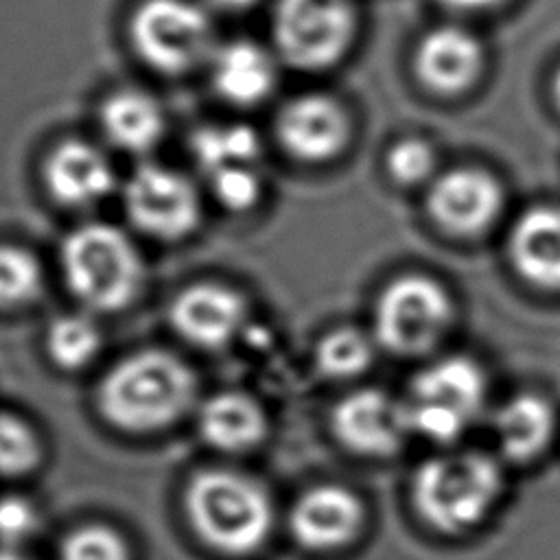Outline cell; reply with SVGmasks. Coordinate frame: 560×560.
I'll list each match as a JSON object with an SVG mask.
<instances>
[{
  "label": "cell",
  "mask_w": 560,
  "mask_h": 560,
  "mask_svg": "<svg viewBox=\"0 0 560 560\" xmlns=\"http://www.w3.org/2000/svg\"><path fill=\"white\" fill-rule=\"evenodd\" d=\"M427 208L433 223L459 238L483 234L499 219L503 190L499 182L479 168H453L433 179Z\"/></svg>",
  "instance_id": "4fadbf2b"
},
{
  "label": "cell",
  "mask_w": 560,
  "mask_h": 560,
  "mask_svg": "<svg viewBox=\"0 0 560 560\" xmlns=\"http://www.w3.org/2000/svg\"><path fill=\"white\" fill-rule=\"evenodd\" d=\"M122 206L136 230L151 238L177 241L188 236L201 219L195 184L164 164H140L122 186Z\"/></svg>",
  "instance_id": "30bf717a"
},
{
  "label": "cell",
  "mask_w": 560,
  "mask_h": 560,
  "mask_svg": "<svg viewBox=\"0 0 560 560\" xmlns=\"http://www.w3.org/2000/svg\"><path fill=\"white\" fill-rule=\"evenodd\" d=\"M553 98H556V103L560 107V70H558V74L553 79Z\"/></svg>",
  "instance_id": "d6a6232c"
},
{
  "label": "cell",
  "mask_w": 560,
  "mask_h": 560,
  "mask_svg": "<svg viewBox=\"0 0 560 560\" xmlns=\"http://www.w3.org/2000/svg\"><path fill=\"white\" fill-rule=\"evenodd\" d=\"M44 182L59 203L88 208L114 192L116 171L96 144L63 140L44 162Z\"/></svg>",
  "instance_id": "e0dca14e"
},
{
  "label": "cell",
  "mask_w": 560,
  "mask_h": 560,
  "mask_svg": "<svg viewBox=\"0 0 560 560\" xmlns=\"http://www.w3.org/2000/svg\"><path fill=\"white\" fill-rule=\"evenodd\" d=\"M39 529L35 503L20 494L0 497V547L20 549Z\"/></svg>",
  "instance_id": "f1b7e54d"
},
{
  "label": "cell",
  "mask_w": 560,
  "mask_h": 560,
  "mask_svg": "<svg viewBox=\"0 0 560 560\" xmlns=\"http://www.w3.org/2000/svg\"><path fill=\"white\" fill-rule=\"evenodd\" d=\"M140 59L164 74H182L214 52L212 22L190 0H144L129 22Z\"/></svg>",
  "instance_id": "ba28073f"
},
{
  "label": "cell",
  "mask_w": 560,
  "mask_h": 560,
  "mask_svg": "<svg viewBox=\"0 0 560 560\" xmlns=\"http://www.w3.org/2000/svg\"><path fill=\"white\" fill-rule=\"evenodd\" d=\"M101 330L88 315L72 313L50 322L46 332V352L61 370H79L94 361L101 350Z\"/></svg>",
  "instance_id": "cb8c5ba5"
},
{
  "label": "cell",
  "mask_w": 560,
  "mask_h": 560,
  "mask_svg": "<svg viewBox=\"0 0 560 560\" xmlns=\"http://www.w3.org/2000/svg\"><path fill=\"white\" fill-rule=\"evenodd\" d=\"M413 66L429 90L457 94L477 81L483 66V46L466 28L438 26L420 42Z\"/></svg>",
  "instance_id": "d6986e66"
},
{
  "label": "cell",
  "mask_w": 560,
  "mask_h": 560,
  "mask_svg": "<svg viewBox=\"0 0 560 560\" xmlns=\"http://www.w3.org/2000/svg\"><path fill=\"white\" fill-rule=\"evenodd\" d=\"M330 429L343 448L368 459L394 457L413 440L402 396L383 387H357L341 396Z\"/></svg>",
  "instance_id": "8fae6325"
},
{
  "label": "cell",
  "mask_w": 560,
  "mask_h": 560,
  "mask_svg": "<svg viewBox=\"0 0 560 560\" xmlns=\"http://www.w3.org/2000/svg\"><path fill=\"white\" fill-rule=\"evenodd\" d=\"M486 427L490 451L505 466H527L551 451L560 435V413L547 394L518 389L492 405Z\"/></svg>",
  "instance_id": "7c38bea8"
},
{
  "label": "cell",
  "mask_w": 560,
  "mask_h": 560,
  "mask_svg": "<svg viewBox=\"0 0 560 560\" xmlns=\"http://www.w3.org/2000/svg\"><path fill=\"white\" fill-rule=\"evenodd\" d=\"M508 260L529 287L560 293V208L525 210L508 234Z\"/></svg>",
  "instance_id": "ac0fdd59"
},
{
  "label": "cell",
  "mask_w": 560,
  "mask_h": 560,
  "mask_svg": "<svg viewBox=\"0 0 560 560\" xmlns=\"http://www.w3.org/2000/svg\"><path fill=\"white\" fill-rule=\"evenodd\" d=\"M59 560H129V549L116 529L85 525L63 538Z\"/></svg>",
  "instance_id": "4316f807"
},
{
  "label": "cell",
  "mask_w": 560,
  "mask_h": 560,
  "mask_svg": "<svg viewBox=\"0 0 560 560\" xmlns=\"http://www.w3.org/2000/svg\"><path fill=\"white\" fill-rule=\"evenodd\" d=\"M44 287L39 260L24 247L0 245V306L31 304Z\"/></svg>",
  "instance_id": "d4e9b609"
},
{
  "label": "cell",
  "mask_w": 560,
  "mask_h": 560,
  "mask_svg": "<svg viewBox=\"0 0 560 560\" xmlns=\"http://www.w3.org/2000/svg\"><path fill=\"white\" fill-rule=\"evenodd\" d=\"M197 429L208 446L223 453H243L260 444L267 433V418L258 400L232 389L219 392L199 405Z\"/></svg>",
  "instance_id": "44dd1931"
},
{
  "label": "cell",
  "mask_w": 560,
  "mask_h": 560,
  "mask_svg": "<svg viewBox=\"0 0 560 560\" xmlns=\"http://www.w3.org/2000/svg\"><path fill=\"white\" fill-rule=\"evenodd\" d=\"M400 396L411 435L433 448L464 444L494 405L486 365L468 352L446 350L422 361Z\"/></svg>",
  "instance_id": "7a4b0ae2"
},
{
  "label": "cell",
  "mask_w": 560,
  "mask_h": 560,
  "mask_svg": "<svg viewBox=\"0 0 560 560\" xmlns=\"http://www.w3.org/2000/svg\"><path fill=\"white\" fill-rule=\"evenodd\" d=\"M282 149L302 162H328L350 140V118L339 101L328 94H302L282 105L276 118Z\"/></svg>",
  "instance_id": "9a60e30c"
},
{
  "label": "cell",
  "mask_w": 560,
  "mask_h": 560,
  "mask_svg": "<svg viewBox=\"0 0 560 560\" xmlns=\"http://www.w3.org/2000/svg\"><path fill=\"white\" fill-rule=\"evenodd\" d=\"M208 63L214 92L232 105H258L276 88V57L256 42L234 39L221 44L214 48Z\"/></svg>",
  "instance_id": "ffe728a7"
},
{
  "label": "cell",
  "mask_w": 560,
  "mask_h": 560,
  "mask_svg": "<svg viewBox=\"0 0 560 560\" xmlns=\"http://www.w3.org/2000/svg\"><path fill=\"white\" fill-rule=\"evenodd\" d=\"M372 332L352 326H339L326 332L315 348L317 370L332 381H350L372 368L376 359Z\"/></svg>",
  "instance_id": "603a6c76"
},
{
  "label": "cell",
  "mask_w": 560,
  "mask_h": 560,
  "mask_svg": "<svg viewBox=\"0 0 560 560\" xmlns=\"http://www.w3.org/2000/svg\"><path fill=\"white\" fill-rule=\"evenodd\" d=\"M103 136L120 151L149 153L164 136L160 103L142 90H120L107 96L98 112Z\"/></svg>",
  "instance_id": "7402d4cb"
},
{
  "label": "cell",
  "mask_w": 560,
  "mask_h": 560,
  "mask_svg": "<svg viewBox=\"0 0 560 560\" xmlns=\"http://www.w3.org/2000/svg\"><path fill=\"white\" fill-rule=\"evenodd\" d=\"M446 7H453V9H464V11H475V9H488V7H494L499 4L501 0H438Z\"/></svg>",
  "instance_id": "f546056e"
},
{
  "label": "cell",
  "mask_w": 560,
  "mask_h": 560,
  "mask_svg": "<svg viewBox=\"0 0 560 560\" xmlns=\"http://www.w3.org/2000/svg\"><path fill=\"white\" fill-rule=\"evenodd\" d=\"M459 322L453 291L429 273L392 278L372 306V337L376 346L398 359L427 361L448 343Z\"/></svg>",
  "instance_id": "277c9868"
},
{
  "label": "cell",
  "mask_w": 560,
  "mask_h": 560,
  "mask_svg": "<svg viewBox=\"0 0 560 560\" xmlns=\"http://www.w3.org/2000/svg\"><path fill=\"white\" fill-rule=\"evenodd\" d=\"M184 505L195 534L217 551L245 556L258 549L273 523L265 488L234 470H203L186 488Z\"/></svg>",
  "instance_id": "5b68a950"
},
{
  "label": "cell",
  "mask_w": 560,
  "mask_h": 560,
  "mask_svg": "<svg viewBox=\"0 0 560 560\" xmlns=\"http://www.w3.org/2000/svg\"><path fill=\"white\" fill-rule=\"evenodd\" d=\"M210 2L223 11H245V9L254 7L258 0H210Z\"/></svg>",
  "instance_id": "4dcf8cb0"
},
{
  "label": "cell",
  "mask_w": 560,
  "mask_h": 560,
  "mask_svg": "<svg viewBox=\"0 0 560 560\" xmlns=\"http://www.w3.org/2000/svg\"><path fill=\"white\" fill-rule=\"evenodd\" d=\"M195 374L166 350L120 359L98 387V409L114 427L147 433L179 420L195 400Z\"/></svg>",
  "instance_id": "3957f363"
},
{
  "label": "cell",
  "mask_w": 560,
  "mask_h": 560,
  "mask_svg": "<svg viewBox=\"0 0 560 560\" xmlns=\"http://www.w3.org/2000/svg\"><path fill=\"white\" fill-rule=\"evenodd\" d=\"M168 322L184 341L217 350L238 335L245 322V302L225 284L197 282L173 298Z\"/></svg>",
  "instance_id": "2e32d148"
},
{
  "label": "cell",
  "mask_w": 560,
  "mask_h": 560,
  "mask_svg": "<svg viewBox=\"0 0 560 560\" xmlns=\"http://www.w3.org/2000/svg\"><path fill=\"white\" fill-rule=\"evenodd\" d=\"M368 523L363 499L339 483H319L300 494L289 514L293 538L315 551L352 545Z\"/></svg>",
  "instance_id": "5bb4252c"
},
{
  "label": "cell",
  "mask_w": 560,
  "mask_h": 560,
  "mask_svg": "<svg viewBox=\"0 0 560 560\" xmlns=\"http://www.w3.org/2000/svg\"><path fill=\"white\" fill-rule=\"evenodd\" d=\"M68 291L88 308L112 313L125 308L142 287V258L133 241L109 223L72 230L59 252Z\"/></svg>",
  "instance_id": "8992f818"
},
{
  "label": "cell",
  "mask_w": 560,
  "mask_h": 560,
  "mask_svg": "<svg viewBox=\"0 0 560 560\" xmlns=\"http://www.w3.org/2000/svg\"><path fill=\"white\" fill-rule=\"evenodd\" d=\"M42 459L35 429L7 411H0V477H22Z\"/></svg>",
  "instance_id": "484cf974"
},
{
  "label": "cell",
  "mask_w": 560,
  "mask_h": 560,
  "mask_svg": "<svg viewBox=\"0 0 560 560\" xmlns=\"http://www.w3.org/2000/svg\"><path fill=\"white\" fill-rule=\"evenodd\" d=\"M190 151L212 197L225 210L247 212L260 201L265 190L262 147L252 127L243 122L201 127L190 140Z\"/></svg>",
  "instance_id": "9c48e42d"
},
{
  "label": "cell",
  "mask_w": 560,
  "mask_h": 560,
  "mask_svg": "<svg viewBox=\"0 0 560 560\" xmlns=\"http://www.w3.org/2000/svg\"><path fill=\"white\" fill-rule=\"evenodd\" d=\"M387 171L389 175L405 186L422 184L431 177L435 168V153L427 140L420 138H405L398 140L387 151Z\"/></svg>",
  "instance_id": "83f0119b"
},
{
  "label": "cell",
  "mask_w": 560,
  "mask_h": 560,
  "mask_svg": "<svg viewBox=\"0 0 560 560\" xmlns=\"http://www.w3.org/2000/svg\"><path fill=\"white\" fill-rule=\"evenodd\" d=\"M508 492V466L490 451L466 444L435 448L411 472L409 503L420 523L442 536L486 525Z\"/></svg>",
  "instance_id": "6da1fadb"
},
{
  "label": "cell",
  "mask_w": 560,
  "mask_h": 560,
  "mask_svg": "<svg viewBox=\"0 0 560 560\" xmlns=\"http://www.w3.org/2000/svg\"><path fill=\"white\" fill-rule=\"evenodd\" d=\"M357 33L354 0H278L271 15L276 55L298 70L335 66Z\"/></svg>",
  "instance_id": "52a82bcc"
},
{
  "label": "cell",
  "mask_w": 560,
  "mask_h": 560,
  "mask_svg": "<svg viewBox=\"0 0 560 560\" xmlns=\"http://www.w3.org/2000/svg\"><path fill=\"white\" fill-rule=\"evenodd\" d=\"M0 560H31L20 549H4L0 547Z\"/></svg>",
  "instance_id": "1f68e13d"
}]
</instances>
